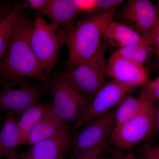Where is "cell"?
Returning <instances> with one entry per match:
<instances>
[{
  "instance_id": "33",
  "label": "cell",
  "mask_w": 159,
  "mask_h": 159,
  "mask_svg": "<svg viewBox=\"0 0 159 159\" xmlns=\"http://www.w3.org/2000/svg\"><path fill=\"white\" fill-rule=\"evenodd\" d=\"M2 6V5H1V4H0V6Z\"/></svg>"
},
{
  "instance_id": "8",
  "label": "cell",
  "mask_w": 159,
  "mask_h": 159,
  "mask_svg": "<svg viewBox=\"0 0 159 159\" xmlns=\"http://www.w3.org/2000/svg\"><path fill=\"white\" fill-rule=\"evenodd\" d=\"M27 80H16L6 84L0 91V110L22 114L37 104L43 94V86Z\"/></svg>"
},
{
  "instance_id": "21",
  "label": "cell",
  "mask_w": 159,
  "mask_h": 159,
  "mask_svg": "<svg viewBox=\"0 0 159 159\" xmlns=\"http://www.w3.org/2000/svg\"><path fill=\"white\" fill-rule=\"evenodd\" d=\"M140 96L152 104L159 102V76L148 83L141 91Z\"/></svg>"
},
{
  "instance_id": "17",
  "label": "cell",
  "mask_w": 159,
  "mask_h": 159,
  "mask_svg": "<svg viewBox=\"0 0 159 159\" xmlns=\"http://www.w3.org/2000/svg\"><path fill=\"white\" fill-rule=\"evenodd\" d=\"M52 109V104L42 102L31 107L22 114L17 123L20 134V146L24 145L32 129Z\"/></svg>"
},
{
  "instance_id": "32",
  "label": "cell",
  "mask_w": 159,
  "mask_h": 159,
  "mask_svg": "<svg viewBox=\"0 0 159 159\" xmlns=\"http://www.w3.org/2000/svg\"><path fill=\"white\" fill-rule=\"evenodd\" d=\"M109 159H118V158H110V157H109Z\"/></svg>"
},
{
  "instance_id": "29",
  "label": "cell",
  "mask_w": 159,
  "mask_h": 159,
  "mask_svg": "<svg viewBox=\"0 0 159 159\" xmlns=\"http://www.w3.org/2000/svg\"><path fill=\"white\" fill-rule=\"evenodd\" d=\"M155 106L156 127L159 133V102H157V105H155Z\"/></svg>"
},
{
  "instance_id": "6",
  "label": "cell",
  "mask_w": 159,
  "mask_h": 159,
  "mask_svg": "<svg viewBox=\"0 0 159 159\" xmlns=\"http://www.w3.org/2000/svg\"><path fill=\"white\" fill-rule=\"evenodd\" d=\"M156 128L155 106L148 102L137 116L114 129L108 144L119 149H129L150 138Z\"/></svg>"
},
{
  "instance_id": "4",
  "label": "cell",
  "mask_w": 159,
  "mask_h": 159,
  "mask_svg": "<svg viewBox=\"0 0 159 159\" xmlns=\"http://www.w3.org/2000/svg\"><path fill=\"white\" fill-rule=\"evenodd\" d=\"M105 53L106 45L96 57L67 69L57 77L92 101L106 84Z\"/></svg>"
},
{
  "instance_id": "9",
  "label": "cell",
  "mask_w": 159,
  "mask_h": 159,
  "mask_svg": "<svg viewBox=\"0 0 159 159\" xmlns=\"http://www.w3.org/2000/svg\"><path fill=\"white\" fill-rule=\"evenodd\" d=\"M82 126L72 144V158L108 142L115 127V111H109L91 119Z\"/></svg>"
},
{
  "instance_id": "13",
  "label": "cell",
  "mask_w": 159,
  "mask_h": 159,
  "mask_svg": "<svg viewBox=\"0 0 159 159\" xmlns=\"http://www.w3.org/2000/svg\"><path fill=\"white\" fill-rule=\"evenodd\" d=\"M80 13L74 0H51L47 16L51 24L67 32L76 25Z\"/></svg>"
},
{
  "instance_id": "31",
  "label": "cell",
  "mask_w": 159,
  "mask_h": 159,
  "mask_svg": "<svg viewBox=\"0 0 159 159\" xmlns=\"http://www.w3.org/2000/svg\"><path fill=\"white\" fill-rule=\"evenodd\" d=\"M157 10L158 12V14L159 16V0L158 1L157 4Z\"/></svg>"
},
{
  "instance_id": "26",
  "label": "cell",
  "mask_w": 159,
  "mask_h": 159,
  "mask_svg": "<svg viewBox=\"0 0 159 159\" xmlns=\"http://www.w3.org/2000/svg\"><path fill=\"white\" fill-rule=\"evenodd\" d=\"M97 0H74L80 12H94Z\"/></svg>"
},
{
  "instance_id": "18",
  "label": "cell",
  "mask_w": 159,
  "mask_h": 159,
  "mask_svg": "<svg viewBox=\"0 0 159 159\" xmlns=\"http://www.w3.org/2000/svg\"><path fill=\"white\" fill-rule=\"evenodd\" d=\"M153 51L152 34L144 36L140 41L120 48L113 54L143 65L150 58Z\"/></svg>"
},
{
  "instance_id": "1",
  "label": "cell",
  "mask_w": 159,
  "mask_h": 159,
  "mask_svg": "<svg viewBox=\"0 0 159 159\" xmlns=\"http://www.w3.org/2000/svg\"><path fill=\"white\" fill-rule=\"evenodd\" d=\"M23 10L15 18L9 45L1 66L0 78L7 83L23 79L45 83L44 72L30 44V32L34 21Z\"/></svg>"
},
{
  "instance_id": "23",
  "label": "cell",
  "mask_w": 159,
  "mask_h": 159,
  "mask_svg": "<svg viewBox=\"0 0 159 159\" xmlns=\"http://www.w3.org/2000/svg\"><path fill=\"white\" fill-rule=\"evenodd\" d=\"M108 142L102 143L71 159H96L107 149Z\"/></svg>"
},
{
  "instance_id": "2",
  "label": "cell",
  "mask_w": 159,
  "mask_h": 159,
  "mask_svg": "<svg viewBox=\"0 0 159 159\" xmlns=\"http://www.w3.org/2000/svg\"><path fill=\"white\" fill-rule=\"evenodd\" d=\"M116 9L78 21L67 32L66 43L68 56L66 69L90 60L99 54L106 45L102 36L103 27L113 18Z\"/></svg>"
},
{
  "instance_id": "15",
  "label": "cell",
  "mask_w": 159,
  "mask_h": 159,
  "mask_svg": "<svg viewBox=\"0 0 159 159\" xmlns=\"http://www.w3.org/2000/svg\"><path fill=\"white\" fill-rule=\"evenodd\" d=\"M103 41L119 49L143 39L142 36L127 26L113 20L106 23L102 30Z\"/></svg>"
},
{
  "instance_id": "19",
  "label": "cell",
  "mask_w": 159,
  "mask_h": 159,
  "mask_svg": "<svg viewBox=\"0 0 159 159\" xmlns=\"http://www.w3.org/2000/svg\"><path fill=\"white\" fill-rule=\"evenodd\" d=\"M148 102L141 96L135 97L130 95L123 99L115 111L114 130L137 116Z\"/></svg>"
},
{
  "instance_id": "36",
  "label": "cell",
  "mask_w": 159,
  "mask_h": 159,
  "mask_svg": "<svg viewBox=\"0 0 159 159\" xmlns=\"http://www.w3.org/2000/svg\"></svg>"
},
{
  "instance_id": "11",
  "label": "cell",
  "mask_w": 159,
  "mask_h": 159,
  "mask_svg": "<svg viewBox=\"0 0 159 159\" xmlns=\"http://www.w3.org/2000/svg\"><path fill=\"white\" fill-rule=\"evenodd\" d=\"M106 76L137 88L147 82L148 74L143 65L113 54L107 62Z\"/></svg>"
},
{
  "instance_id": "12",
  "label": "cell",
  "mask_w": 159,
  "mask_h": 159,
  "mask_svg": "<svg viewBox=\"0 0 159 159\" xmlns=\"http://www.w3.org/2000/svg\"><path fill=\"white\" fill-rule=\"evenodd\" d=\"M70 142L67 131L31 145L19 159H61Z\"/></svg>"
},
{
  "instance_id": "24",
  "label": "cell",
  "mask_w": 159,
  "mask_h": 159,
  "mask_svg": "<svg viewBox=\"0 0 159 159\" xmlns=\"http://www.w3.org/2000/svg\"><path fill=\"white\" fill-rule=\"evenodd\" d=\"M51 3V0H28L25 4L26 8L35 9L47 16Z\"/></svg>"
},
{
  "instance_id": "7",
  "label": "cell",
  "mask_w": 159,
  "mask_h": 159,
  "mask_svg": "<svg viewBox=\"0 0 159 159\" xmlns=\"http://www.w3.org/2000/svg\"><path fill=\"white\" fill-rule=\"evenodd\" d=\"M113 20L146 36L152 34L159 22V16L149 0H129L116 9Z\"/></svg>"
},
{
  "instance_id": "16",
  "label": "cell",
  "mask_w": 159,
  "mask_h": 159,
  "mask_svg": "<svg viewBox=\"0 0 159 159\" xmlns=\"http://www.w3.org/2000/svg\"><path fill=\"white\" fill-rule=\"evenodd\" d=\"M68 126L55 115L52 108L32 129L24 145H32L62 132L66 131Z\"/></svg>"
},
{
  "instance_id": "22",
  "label": "cell",
  "mask_w": 159,
  "mask_h": 159,
  "mask_svg": "<svg viewBox=\"0 0 159 159\" xmlns=\"http://www.w3.org/2000/svg\"><path fill=\"white\" fill-rule=\"evenodd\" d=\"M124 2L123 0H97L94 12H97L96 14H100L116 9V7Z\"/></svg>"
},
{
  "instance_id": "25",
  "label": "cell",
  "mask_w": 159,
  "mask_h": 159,
  "mask_svg": "<svg viewBox=\"0 0 159 159\" xmlns=\"http://www.w3.org/2000/svg\"><path fill=\"white\" fill-rule=\"evenodd\" d=\"M140 152L142 159H159V145L145 143L142 145Z\"/></svg>"
},
{
  "instance_id": "14",
  "label": "cell",
  "mask_w": 159,
  "mask_h": 159,
  "mask_svg": "<svg viewBox=\"0 0 159 159\" xmlns=\"http://www.w3.org/2000/svg\"><path fill=\"white\" fill-rule=\"evenodd\" d=\"M18 121L14 114L7 113L0 128V159H19L20 134Z\"/></svg>"
},
{
  "instance_id": "35",
  "label": "cell",
  "mask_w": 159,
  "mask_h": 159,
  "mask_svg": "<svg viewBox=\"0 0 159 159\" xmlns=\"http://www.w3.org/2000/svg\"><path fill=\"white\" fill-rule=\"evenodd\" d=\"M158 58H159V57H158Z\"/></svg>"
},
{
  "instance_id": "28",
  "label": "cell",
  "mask_w": 159,
  "mask_h": 159,
  "mask_svg": "<svg viewBox=\"0 0 159 159\" xmlns=\"http://www.w3.org/2000/svg\"><path fill=\"white\" fill-rule=\"evenodd\" d=\"M6 9H5L3 6H0V24L8 16L10 12H7Z\"/></svg>"
},
{
  "instance_id": "20",
  "label": "cell",
  "mask_w": 159,
  "mask_h": 159,
  "mask_svg": "<svg viewBox=\"0 0 159 159\" xmlns=\"http://www.w3.org/2000/svg\"><path fill=\"white\" fill-rule=\"evenodd\" d=\"M25 8L24 3L14 5L10 14L0 24V70L9 45L15 18L20 11Z\"/></svg>"
},
{
  "instance_id": "5",
  "label": "cell",
  "mask_w": 159,
  "mask_h": 159,
  "mask_svg": "<svg viewBox=\"0 0 159 159\" xmlns=\"http://www.w3.org/2000/svg\"><path fill=\"white\" fill-rule=\"evenodd\" d=\"M46 84L53 99L52 108L55 115L68 125L77 124L85 115L91 100L57 77Z\"/></svg>"
},
{
  "instance_id": "10",
  "label": "cell",
  "mask_w": 159,
  "mask_h": 159,
  "mask_svg": "<svg viewBox=\"0 0 159 159\" xmlns=\"http://www.w3.org/2000/svg\"><path fill=\"white\" fill-rule=\"evenodd\" d=\"M136 88L114 80L105 84L92 99L85 115L75 125L74 129H78L91 119L118 106Z\"/></svg>"
},
{
  "instance_id": "27",
  "label": "cell",
  "mask_w": 159,
  "mask_h": 159,
  "mask_svg": "<svg viewBox=\"0 0 159 159\" xmlns=\"http://www.w3.org/2000/svg\"><path fill=\"white\" fill-rule=\"evenodd\" d=\"M154 51L157 57H159V21L152 33Z\"/></svg>"
},
{
  "instance_id": "34",
  "label": "cell",
  "mask_w": 159,
  "mask_h": 159,
  "mask_svg": "<svg viewBox=\"0 0 159 159\" xmlns=\"http://www.w3.org/2000/svg\"><path fill=\"white\" fill-rule=\"evenodd\" d=\"M61 159H64V158H61Z\"/></svg>"
},
{
  "instance_id": "30",
  "label": "cell",
  "mask_w": 159,
  "mask_h": 159,
  "mask_svg": "<svg viewBox=\"0 0 159 159\" xmlns=\"http://www.w3.org/2000/svg\"><path fill=\"white\" fill-rule=\"evenodd\" d=\"M118 159H138L134 154L129 153L118 158Z\"/></svg>"
},
{
  "instance_id": "3",
  "label": "cell",
  "mask_w": 159,
  "mask_h": 159,
  "mask_svg": "<svg viewBox=\"0 0 159 159\" xmlns=\"http://www.w3.org/2000/svg\"><path fill=\"white\" fill-rule=\"evenodd\" d=\"M30 34L33 53L44 72L46 83L58 61L60 52L66 43L67 32L39 15H35Z\"/></svg>"
}]
</instances>
